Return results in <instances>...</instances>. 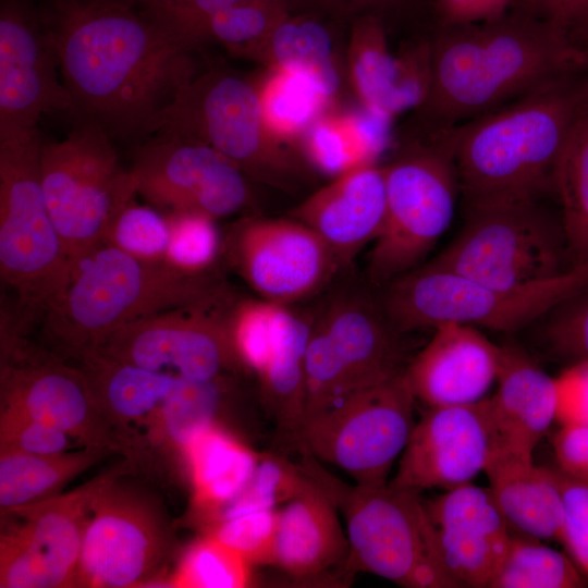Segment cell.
Masks as SVG:
<instances>
[{"label": "cell", "mask_w": 588, "mask_h": 588, "mask_svg": "<svg viewBox=\"0 0 588 588\" xmlns=\"http://www.w3.org/2000/svg\"><path fill=\"white\" fill-rule=\"evenodd\" d=\"M181 453L191 478L194 511L206 525L243 491L259 460L258 453L218 422L193 432Z\"/></svg>", "instance_id": "obj_29"}, {"label": "cell", "mask_w": 588, "mask_h": 588, "mask_svg": "<svg viewBox=\"0 0 588 588\" xmlns=\"http://www.w3.org/2000/svg\"><path fill=\"white\" fill-rule=\"evenodd\" d=\"M287 0H245L212 15L203 26L197 44L213 38L240 49L266 39L289 16Z\"/></svg>", "instance_id": "obj_44"}, {"label": "cell", "mask_w": 588, "mask_h": 588, "mask_svg": "<svg viewBox=\"0 0 588 588\" xmlns=\"http://www.w3.org/2000/svg\"><path fill=\"white\" fill-rule=\"evenodd\" d=\"M515 0H434L439 26L477 24L507 13Z\"/></svg>", "instance_id": "obj_52"}, {"label": "cell", "mask_w": 588, "mask_h": 588, "mask_svg": "<svg viewBox=\"0 0 588 588\" xmlns=\"http://www.w3.org/2000/svg\"><path fill=\"white\" fill-rule=\"evenodd\" d=\"M558 469L580 478L588 466V427L580 425H562L553 436Z\"/></svg>", "instance_id": "obj_53"}, {"label": "cell", "mask_w": 588, "mask_h": 588, "mask_svg": "<svg viewBox=\"0 0 588 588\" xmlns=\"http://www.w3.org/2000/svg\"><path fill=\"white\" fill-rule=\"evenodd\" d=\"M287 309L262 298L230 303L226 310L229 332L247 372L257 376L268 364Z\"/></svg>", "instance_id": "obj_38"}, {"label": "cell", "mask_w": 588, "mask_h": 588, "mask_svg": "<svg viewBox=\"0 0 588 588\" xmlns=\"http://www.w3.org/2000/svg\"><path fill=\"white\" fill-rule=\"evenodd\" d=\"M243 1L245 0H172L142 12L180 42L194 48L203 26L212 15Z\"/></svg>", "instance_id": "obj_48"}, {"label": "cell", "mask_w": 588, "mask_h": 588, "mask_svg": "<svg viewBox=\"0 0 588 588\" xmlns=\"http://www.w3.org/2000/svg\"><path fill=\"white\" fill-rule=\"evenodd\" d=\"M105 416L123 434L131 422L150 421L176 378L90 351L75 359Z\"/></svg>", "instance_id": "obj_30"}, {"label": "cell", "mask_w": 588, "mask_h": 588, "mask_svg": "<svg viewBox=\"0 0 588 588\" xmlns=\"http://www.w3.org/2000/svg\"><path fill=\"white\" fill-rule=\"evenodd\" d=\"M485 473L511 530L541 541H560L563 501L555 469L536 465L532 457L497 453Z\"/></svg>", "instance_id": "obj_28"}, {"label": "cell", "mask_w": 588, "mask_h": 588, "mask_svg": "<svg viewBox=\"0 0 588 588\" xmlns=\"http://www.w3.org/2000/svg\"><path fill=\"white\" fill-rule=\"evenodd\" d=\"M42 143L37 128L0 142V277L27 324L42 320L73 273L41 186Z\"/></svg>", "instance_id": "obj_6"}, {"label": "cell", "mask_w": 588, "mask_h": 588, "mask_svg": "<svg viewBox=\"0 0 588 588\" xmlns=\"http://www.w3.org/2000/svg\"><path fill=\"white\" fill-rule=\"evenodd\" d=\"M59 59L38 14L20 0L0 10V142L23 137L42 114L73 112Z\"/></svg>", "instance_id": "obj_20"}, {"label": "cell", "mask_w": 588, "mask_h": 588, "mask_svg": "<svg viewBox=\"0 0 588 588\" xmlns=\"http://www.w3.org/2000/svg\"><path fill=\"white\" fill-rule=\"evenodd\" d=\"M571 556L541 540L513 535L488 588H580L586 580Z\"/></svg>", "instance_id": "obj_36"}, {"label": "cell", "mask_w": 588, "mask_h": 588, "mask_svg": "<svg viewBox=\"0 0 588 588\" xmlns=\"http://www.w3.org/2000/svg\"><path fill=\"white\" fill-rule=\"evenodd\" d=\"M456 237L428 264L499 289H518L555 278L563 243L537 199L466 207Z\"/></svg>", "instance_id": "obj_11"}, {"label": "cell", "mask_w": 588, "mask_h": 588, "mask_svg": "<svg viewBox=\"0 0 588 588\" xmlns=\"http://www.w3.org/2000/svg\"><path fill=\"white\" fill-rule=\"evenodd\" d=\"M511 10L555 23L579 45L588 35V0H515Z\"/></svg>", "instance_id": "obj_51"}, {"label": "cell", "mask_w": 588, "mask_h": 588, "mask_svg": "<svg viewBox=\"0 0 588 588\" xmlns=\"http://www.w3.org/2000/svg\"><path fill=\"white\" fill-rule=\"evenodd\" d=\"M415 401L402 373L354 392L306 419L295 442L357 485L388 483L390 469L415 426Z\"/></svg>", "instance_id": "obj_12"}, {"label": "cell", "mask_w": 588, "mask_h": 588, "mask_svg": "<svg viewBox=\"0 0 588 588\" xmlns=\"http://www.w3.org/2000/svg\"><path fill=\"white\" fill-rule=\"evenodd\" d=\"M549 339L561 354L588 360V285L555 307Z\"/></svg>", "instance_id": "obj_49"}, {"label": "cell", "mask_w": 588, "mask_h": 588, "mask_svg": "<svg viewBox=\"0 0 588 588\" xmlns=\"http://www.w3.org/2000/svg\"><path fill=\"white\" fill-rule=\"evenodd\" d=\"M553 189L560 196L564 238L575 265L588 262V103L560 155Z\"/></svg>", "instance_id": "obj_33"}, {"label": "cell", "mask_w": 588, "mask_h": 588, "mask_svg": "<svg viewBox=\"0 0 588 588\" xmlns=\"http://www.w3.org/2000/svg\"><path fill=\"white\" fill-rule=\"evenodd\" d=\"M106 453L109 451L83 448L76 452L35 455L0 449L1 513L57 495Z\"/></svg>", "instance_id": "obj_32"}, {"label": "cell", "mask_w": 588, "mask_h": 588, "mask_svg": "<svg viewBox=\"0 0 588 588\" xmlns=\"http://www.w3.org/2000/svg\"><path fill=\"white\" fill-rule=\"evenodd\" d=\"M556 420L588 427V360L575 362L558 378Z\"/></svg>", "instance_id": "obj_50"}, {"label": "cell", "mask_w": 588, "mask_h": 588, "mask_svg": "<svg viewBox=\"0 0 588 588\" xmlns=\"http://www.w3.org/2000/svg\"><path fill=\"white\" fill-rule=\"evenodd\" d=\"M40 181L52 222L73 267L103 243L115 211L137 194L109 134L78 121L60 142L42 143Z\"/></svg>", "instance_id": "obj_9"}, {"label": "cell", "mask_w": 588, "mask_h": 588, "mask_svg": "<svg viewBox=\"0 0 588 588\" xmlns=\"http://www.w3.org/2000/svg\"><path fill=\"white\" fill-rule=\"evenodd\" d=\"M310 160L323 172L340 175L357 167L373 164L376 155L365 139L354 113L321 117L306 132Z\"/></svg>", "instance_id": "obj_41"}, {"label": "cell", "mask_w": 588, "mask_h": 588, "mask_svg": "<svg viewBox=\"0 0 588 588\" xmlns=\"http://www.w3.org/2000/svg\"><path fill=\"white\" fill-rule=\"evenodd\" d=\"M385 212L382 168L367 164L348 170L292 211V218L315 231L345 270L373 242Z\"/></svg>", "instance_id": "obj_24"}, {"label": "cell", "mask_w": 588, "mask_h": 588, "mask_svg": "<svg viewBox=\"0 0 588 588\" xmlns=\"http://www.w3.org/2000/svg\"><path fill=\"white\" fill-rule=\"evenodd\" d=\"M155 132L200 140L256 177L274 179L290 169L267 137L258 90L231 73L211 71L193 79L158 117Z\"/></svg>", "instance_id": "obj_13"}, {"label": "cell", "mask_w": 588, "mask_h": 588, "mask_svg": "<svg viewBox=\"0 0 588 588\" xmlns=\"http://www.w3.org/2000/svg\"><path fill=\"white\" fill-rule=\"evenodd\" d=\"M258 95L268 131L282 138L307 132L322 117L328 101L309 83L280 69Z\"/></svg>", "instance_id": "obj_37"}, {"label": "cell", "mask_w": 588, "mask_h": 588, "mask_svg": "<svg viewBox=\"0 0 588 588\" xmlns=\"http://www.w3.org/2000/svg\"><path fill=\"white\" fill-rule=\"evenodd\" d=\"M397 333L379 299L359 290L336 293L311 320L304 421L354 392L401 376Z\"/></svg>", "instance_id": "obj_10"}, {"label": "cell", "mask_w": 588, "mask_h": 588, "mask_svg": "<svg viewBox=\"0 0 588 588\" xmlns=\"http://www.w3.org/2000/svg\"><path fill=\"white\" fill-rule=\"evenodd\" d=\"M351 69L365 108L391 119L425 100L430 84V41L395 57L387 48L380 20L363 14L353 28Z\"/></svg>", "instance_id": "obj_26"}, {"label": "cell", "mask_w": 588, "mask_h": 588, "mask_svg": "<svg viewBox=\"0 0 588 588\" xmlns=\"http://www.w3.org/2000/svg\"><path fill=\"white\" fill-rule=\"evenodd\" d=\"M38 16L72 114L110 137L155 133L158 117L194 79L192 48L122 0H49Z\"/></svg>", "instance_id": "obj_1"}, {"label": "cell", "mask_w": 588, "mask_h": 588, "mask_svg": "<svg viewBox=\"0 0 588 588\" xmlns=\"http://www.w3.org/2000/svg\"><path fill=\"white\" fill-rule=\"evenodd\" d=\"M230 298L211 274H188L102 244L83 259L42 318L59 356L76 359L120 328L184 307L215 306Z\"/></svg>", "instance_id": "obj_4"}, {"label": "cell", "mask_w": 588, "mask_h": 588, "mask_svg": "<svg viewBox=\"0 0 588 588\" xmlns=\"http://www.w3.org/2000/svg\"><path fill=\"white\" fill-rule=\"evenodd\" d=\"M310 482L311 478L301 463H292L284 456L273 453L259 454L257 466L247 486L215 520L275 509L277 505L285 504L299 495Z\"/></svg>", "instance_id": "obj_40"}, {"label": "cell", "mask_w": 588, "mask_h": 588, "mask_svg": "<svg viewBox=\"0 0 588 588\" xmlns=\"http://www.w3.org/2000/svg\"><path fill=\"white\" fill-rule=\"evenodd\" d=\"M430 134L427 145L408 148L382 168L385 212L366 269L377 286L421 265L453 219L461 189L451 127Z\"/></svg>", "instance_id": "obj_8"}, {"label": "cell", "mask_w": 588, "mask_h": 588, "mask_svg": "<svg viewBox=\"0 0 588 588\" xmlns=\"http://www.w3.org/2000/svg\"><path fill=\"white\" fill-rule=\"evenodd\" d=\"M495 451L489 397L428 407L415 422L391 485L450 490L485 471Z\"/></svg>", "instance_id": "obj_21"}, {"label": "cell", "mask_w": 588, "mask_h": 588, "mask_svg": "<svg viewBox=\"0 0 588 588\" xmlns=\"http://www.w3.org/2000/svg\"><path fill=\"white\" fill-rule=\"evenodd\" d=\"M222 253L260 298L284 306L316 294L341 270L321 237L293 218L242 219L223 237Z\"/></svg>", "instance_id": "obj_18"}, {"label": "cell", "mask_w": 588, "mask_h": 588, "mask_svg": "<svg viewBox=\"0 0 588 588\" xmlns=\"http://www.w3.org/2000/svg\"><path fill=\"white\" fill-rule=\"evenodd\" d=\"M588 70L561 26L510 10L477 24L439 26L430 41V84L418 107L430 128L493 111L553 79Z\"/></svg>", "instance_id": "obj_2"}, {"label": "cell", "mask_w": 588, "mask_h": 588, "mask_svg": "<svg viewBox=\"0 0 588 588\" xmlns=\"http://www.w3.org/2000/svg\"><path fill=\"white\" fill-rule=\"evenodd\" d=\"M161 516L133 491L109 481L97 494L84 529L76 587L147 586L163 560Z\"/></svg>", "instance_id": "obj_19"}, {"label": "cell", "mask_w": 588, "mask_h": 588, "mask_svg": "<svg viewBox=\"0 0 588 588\" xmlns=\"http://www.w3.org/2000/svg\"><path fill=\"white\" fill-rule=\"evenodd\" d=\"M301 464L343 515L348 540L344 574L365 572L407 588H456L445 573L418 491L350 485L308 452Z\"/></svg>", "instance_id": "obj_5"}, {"label": "cell", "mask_w": 588, "mask_h": 588, "mask_svg": "<svg viewBox=\"0 0 588 588\" xmlns=\"http://www.w3.org/2000/svg\"><path fill=\"white\" fill-rule=\"evenodd\" d=\"M1 407L44 420L83 448L120 451L125 438L98 406L79 368L58 354H40L22 335L1 341Z\"/></svg>", "instance_id": "obj_16"}, {"label": "cell", "mask_w": 588, "mask_h": 588, "mask_svg": "<svg viewBox=\"0 0 588 588\" xmlns=\"http://www.w3.org/2000/svg\"><path fill=\"white\" fill-rule=\"evenodd\" d=\"M170 241L168 219L157 210L139 205L135 196L112 217L103 243L150 262H163Z\"/></svg>", "instance_id": "obj_43"}, {"label": "cell", "mask_w": 588, "mask_h": 588, "mask_svg": "<svg viewBox=\"0 0 588 588\" xmlns=\"http://www.w3.org/2000/svg\"><path fill=\"white\" fill-rule=\"evenodd\" d=\"M250 565L205 534L187 548L167 583L175 588H243L252 583Z\"/></svg>", "instance_id": "obj_39"}, {"label": "cell", "mask_w": 588, "mask_h": 588, "mask_svg": "<svg viewBox=\"0 0 588 588\" xmlns=\"http://www.w3.org/2000/svg\"><path fill=\"white\" fill-rule=\"evenodd\" d=\"M137 194L168 213L213 219L240 211L249 199L245 173L213 147L159 134L136 147L130 169Z\"/></svg>", "instance_id": "obj_17"}, {"label": "cell", "mask_w": 588, "mask_h": 588, "mask_svg": "<svg viewBox=\"0 0 588 588\" xmlns=\"http://www.w3.org/2000/svg\"><path fill=\"white\" fill-rule=\"evenodd\" d=\"M268 38L280 70L306 81L328 98L336 91L339 76L331 58V41L319 22L287 16Z\"/></svg>", "instance_id": "obj_34"}, {"label": "cell", "mask_w": 588, "mask_h": 588, "mask_svg": "<svg viewBox=\"0 0 588 588\" xmlns=\"http://www.w3.org/2000/svg\"><path fill=\"white\" fill-rule=\"evenodd\" d=\"M284 505L279 511L270 565L299 581L318 579L332 566H344L347 536L322 487L311 478L309 486Z\"/></svg>", "instance_id": "obj_27"}, {"label": "cell", "mask_w": 588, "mask_h": 588, "mask_svg": "<svg viewBox=\"0 0 588 588\" xmlns=\"http://www.w3.org/2000/svg\"><path fill=\"white\" fill-rule=\"evenodd\" d=\"M563 501L560 543L588 578V480L555 469Z\"/></svg>", "instance_id": "obj_47"}, {"label": "cell", "mask_w": 588, "mask_h": 588, "mask_svg": "<svg viewBox=\"0 0 588 588\" xmlns=\"http://www.w3.org/2000/svg\"><path fill=\"white\" fill-rule=\"evenodd\" d=\"M289 7L293 3L306 4L322 11L335 14H353L360 11L382 7L397 0H287Z\"/></svg>", "instance_id": "obj_54"}, {"label": "cell", "mask_w": 588, "mask_h": 588, "mask_svg": "<svg viewBox=\"0 0 588 588\" xmlns=\"http://www.w3.org/2000/svg\"><path fill=\"white\" fill-rule=\"evenodd\" d=\"M588 285V262L518 289H499L428 262L384 284L379 298L399 332L454 322L495 331L520 329Z\"/></svg>", "instance_id": "obj_7"}, {"label": "cell", "mask_w": 588, "mask_h": 588, "mask_svg": "<svg viewBox=\"0 0 588 588\" xmlns=\"http://www.w3.org/2000/svg\"><path fill=\"white\" fill-rule=\"evenodd\" d=\"M501 359L502 347L476 327L448 322L434 328L403 376L415 400L428 407L470 404L497 382Z\"/></svg>", "instance_id": "obj_23"}, {"label": "cell", "mask_w": 588, "mask_h": 588, "mask_svg": "<svg viewBox=\"0 0 588 588\" xmlns=\"http://www.w3.org/2000/svg\"><path fill=\"white\" fill-rule=\"evenodd\" d=\"M424 505L440 562L456 588H488L512 538L489 488L469 482Z\"/></svg>", "instance_id": "obj_22"}, {"label": "cell", "mask_w": 588, "mask_h": 588, "mask_svg": "<svg viewBox=\"0 0 588 588\" xmlns=\"http://www.w3.org/2000/svg\"><path fill=\"white\" fill-rule=\"evenodd\" d=\"M71 439L54 425L1 407L0 449L35 455H56L68 452Z\"/></svg>", "instance_id": "obj_46"}, {"label": "cell", "mask_w": 588, "mask_h": 588, "mask_svg": "<svg viewBox=\"0 0 588 588\" xmlns=\"http://www.w3.org/2000/svg\"><path fill=\"white\" fill-rule=\"evenodd\" d=\"M170 241L164 262L188 274H211L223 250L216 219L196 212L167 216Z\"/></svg>", "instance_id": "obj_42"}, {"label": "cell", "mask_w": 588, "mask_h": 588, "mask_svg": "<svg viewBox=\"0 0 588 588\" xmlns=\"http://www.w3.org/2000/svg\"><path fill=\"white\" fill-rule=\"evenodd\" d=\"M118 470L66 493L2 512L12 523L0 536V587H76L90 507L99 491L119 476Z\"/></svg>", "instance_id": "obj_14"}, {"label": "cell", "mask_w": 588, "mask_h": 588, "mask_svg": "<svg viewBox=\"0 0 588 588\" xmlns=\"http://www.w3.org/2000/svg\"><path fill=\"white\" fill-rule=\"evenodd\" d=\"M233 391V377L208 381L176 378L175 383L152 416L156 436L166 439L180 451L200 427L218 422L217 416Z\"/></svg>", "instance_id": "obj_35"}, {"label": "cell", "mask_w": 588, "mask_h": 588, "mask_svg": "<svg viewBox=\"0 0 588 588\" xmlns=\"http://www.w3.org/2000/svg\"><path fill=\"white\" fill-rule=\"evenodd\" d=\"M581 479H585V480H588V466L586 467L583 476L580 477Z\"/></svg>", "instance_id": "obj_55"}, {"label": "cell", "mask_w": 588, "mask_h": 588, "mask_svg": "<svg viewBox=\"0 0 588 588\" xmlns=\"http://www.w3.org/2000/svg\"><path fill=\"white\" fill-rule=\"evenodd\" d=\"M587 103L588 75L584 71L451 126L466 207L537 199L553 188L560 155Z\"/></svg>", "instance_id": "obj_3"}, {"label": "cell", "mask_w": 588, "mask_h": 588, "mask_svg": "<svg viewBox=\"0 0 588 588\" xmlns=\"http://www.w3.org/2000/svg\"><path fill=\"white\" fill-rule=\"evenodd\" d=\"M231 302L146 317L114 331L94 351L174 378L208 381L247 372L229 332Z\"/></svg>", "instance_id": "obj_15"}, {"label": "cell", "mask_w": 588, "mask_h": 588, "mask_svg": "<svg viewBox=\"0 0 588 588\" xmlns=\"http://www.w3.org/2000/svg\"><path fill=\"white\" fill-rule=\"evenodd\" d=\"M498 388L489 397L493 454L532 457L556 418V383L523 350L502 346Z\"/></svg>", "instance_id": "obj_25"}, {"label": "cell", "mask_w": 588, "mask_h": 588, "mask_svg": "<svg viewBox=\"0 0 588 588\" xmlns=\"http://www.w3.org/2000/svg\"><path fill=\"white\" fill-rule=\"evenodd\" d=\"M311 320L287 309L271 357L257 375L261 402L275 427L295 440L304 421L305 354Z\"/></svg>", "instance_id": "obj_31"}, {"label": "cell", "mask_w": 588, "mask_h": 588, "mask_svg": "<svg viewBox=\"0 0 588 588\" xmlns=\"http://www.w3.org/2000/svg\"><path fill=\"white\" fill-rule=\"evenodd\" d=\"M279 510H261L217 519L205 534L240 554L248 563L270 565Z\"/></svg>", "instance_id": "obj_45"}]
</instances>
